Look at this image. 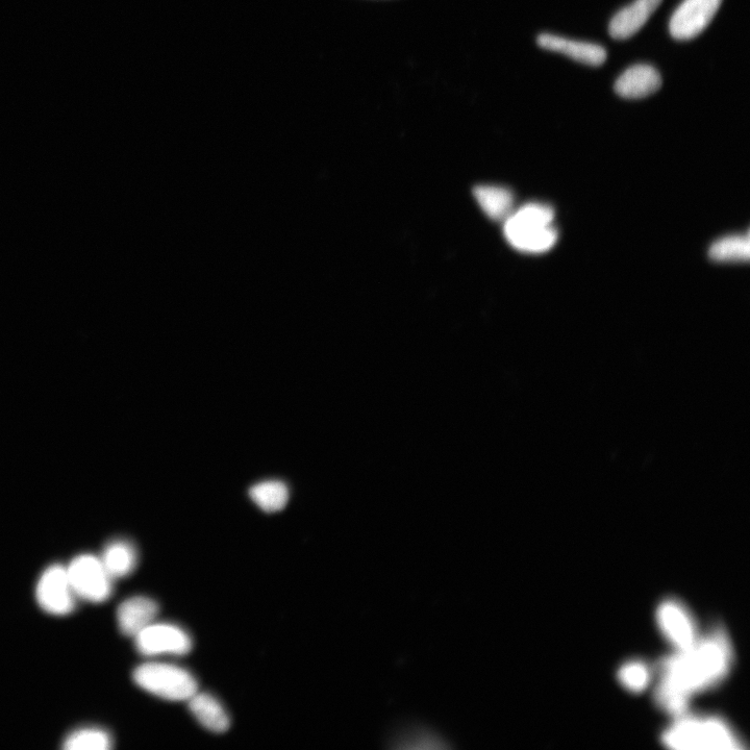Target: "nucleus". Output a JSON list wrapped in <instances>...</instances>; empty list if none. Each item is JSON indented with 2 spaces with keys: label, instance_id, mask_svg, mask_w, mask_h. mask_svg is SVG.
Instances as JSON below:
<instances>
[{
  "label": "nucleus",
  "instance_id": "6e6552de",
  "mask_svg": "<svg viewBox=\"0 0 750 750\" xmlns=\"http://www.w3.org/2000/svg\"><path fill=\"white\" fill-rule=\"evenodd\" d=\"M657 621L675 652L692 647L700 637L691 612L677 599H666L660 604Z\"/></svg>",
  "mask_w": 750,
  "mask_h": 750
},
{
  "label": "nucleus",
  "instance_id": "2eb2a0df",
  "mask_svg": "<svg viewBox=\"0 0 750 750\" xmlns=\"http://www.w3.org/2000/svg\"><path fill=\"white\" fill-rule=\"evenodd\" d=\"M100 560L114 580L128 577L135 570L138 555L132 543L116 540L106 546Z\"/></svg>",
  "mask_w": 750,
  "mask_h": 750
},
{
  "label": "nucleus",
  "instance_id": "1a4fd4ad",
  "mask_svg": "<svg viewBox=\"0 0 750 750\" xmlns=\"http://www.w3.org/2000/svg\"><path fill=\"white\" fill-rule=\"evenodd\" d=\"M721 3L722 0H684L670 19L671 36L681 41L697 37L708 27Z\"/></svg>",
  "mask_w": 750,
  "mask_h": 750
},
{
  "label": "nucleus",
  "instance_id": "0eeeda50",
  "mask_svg": "<svg viewBox=\"0 0 750 750\" xmlns=\"http://www.w3.org/2000/svg\"><path fill=\"white\" fill-rule=\"evenodd\" d=\"M36 597L41 609L48 614H70L77 604L78 597L71 586L67 568L62 565L48 567L37 584Z\"/></svg>",
  "mask_w": 750,
  "mask_h": 750
},
{
  "label": "nucleus",
  "instance_id": "39448f33",
  "mask_svg": "<svg viewBox=\"0 0 750 750\" xmlns=\"http://www.w3.org/2000/svg\"><path fill=\"white\" fill-rule=\"evenodd\" d=\"M75 595L90 603H103L111 596L113 579L102 560L93 555L79 556L67 567Z\"/></svg>",
  "mask_w": 750,
  "mask_h": 750
},
{
  "label": "nucleus",
  "instance_id": "a211bd4d",
  "mask_svg": "<svg viewBox=\"0 0 750 750\" xmlns=\"http://www.w3.org/2000/svg\"><path fill=\"white\" fill-rule=\"evenodd\" d=\"M709 256L719 263L747 262L750 257L749 236L734 235L719 239L711 245Z\"/></svg>",
  "mask_w": 750,
  "mask_h": 750
},
{
  "label": "nucleus",
  "instance_id": "f8f14e48",
  "mask_svg": "<svg viewBox=\"0 0 750 750\" xmlns=\"http://www.w3.org/2000/svg\"><path fill=\"white\" fill-rule=\"evenodd\" d=\"M541 48L564 54L574 61L590 65L600 66L607 60V52L603 46L592 43L572 41L566 38L542 34L537 38Z\"/></svg>",
  "mask_w": 750,
  "mask_h": 750
},
{
  "label": "nucleus",
  "instance_id": "9d476101",
  "mask_svg": "<svg viewBox=\"0 0 750 750\" xmlns=\"http://www.w3.org/2000/svg\"><path fill=\"white\" fill-rule=\"evenodd\" d=\"M159 606L154 599L135 596L124 600L117 611V621L121 633L135 637L148 625L155 622Z\"/></svg>",
  "mask_w": 750,
  "mask_h": 750
},
{
  "label": "nucleus",
  "instance_id": "423d86ee",
  "mask_svg": "<svg viewBox=\"0 0 750 750\" xmlns=\"http://www.w3.org/2000/svg\"><path fill=\"white\" fill-rule=\"evenodd\" d=\"M134 638L138 652L146 657L185 656L193 644L185 630L170 623L154 622Z\"/></svg>",
  "mask_w": 750,
  "mask_h": 750
},
{
  "label": "nucleus",
  "instance_id": "f03ea898",
  "mask_svg": "<svg viewBox=\"0 0 750 750\" xmlns=\"http://www.w3.org/2000/svg\"><path fill=\"white\" fill-rule=\"evenodd\" d=\"M663 733V743L673 749H741V740L730 725L718 717H697L685 714Z\"/></svg>",
  "mask_w": 750,
  "mask_h": 750
},
{
  "label": "nucleus",
  "instance_id": "f3484780",
  "mask_svg": "<svg viewBox=\"0 0 750 750\" xmlns=\"http://www.w3.org/2000/svg\"><path fill=\"white\" fill-rule=\"evenodd\" d=\"M253 502L266 513L282 511L289 502V489L280 481L261 482L249 490Z\"/></svg>",
  "mask_w": 750,
  "mask_h": 750
},
{
  "label": "nucleus",
  "instance_id": "9b49d317",
  "mask_svg": "<svg viewBox=\"0 0 750 750\" xmlns=\"http://www.w3.org/2000/svg\"><path fill=\"white\" fill-rule=\"evenodd\" d=\"M662 87L659 71L650 65L630 67L620 75L615 84L616 93L628 99H640L654 94Z\"/></svg>",
  "mask_w": 750,
  "mask_h": 750
},
{
  "label": "nucleus",
  "instance_id": "4468645a",
  "mask_svg": "<svg viewBox=\"0 0 750 750\" xmlns=\"http://www.w3.org/2000/svg\"><path fill=\"white\" fill-rule=\"evenodd\" d=\"M188 703L192 715L208 731L224 733L230 729L231 720L227 711L212 695L196 692Z\"/></svg>",
  "mask_w": 750,
  "mask_h": 750
},
{
  "label": "nucleus",
  "instance_id": "f257e3e1",
  "mask_svg": "<svg viewBox=\"0 0 750 750\" xmlns=\"http://www.w3.org/2000/svg\"><path fill=\"white\" fill-rule=\"evenodd\" d=\"M733 662V646L727 632L715 627L700 635L692 647L661 661L655 702L674 717L685 714L691 699L721 683Z\"/></svg>",
  "mask_w": 750,
  "mask_h": 750
},
{
  "label": "nucleus",
  "instance_id": "7ed1b4c3",
  "mask_svg": "<svg viewBox=\"0 0 750 750\" xmlns=\"http://www.w3.org/2000/svg\"><path fill=\"white\" fill-rule=\"evenodd\" d=\"M555 213L547 205L532 203L519 208L505 220V236L519 252L543 254L558 241L553 227Z\"/></svg>",
  "mask_w": 750,
  "mask_h": 750
},
{
  "label": "nucleus",
  "instance_id": "ddd939ff",
  "mask_svg": "<svg viewBox=\"0 0 750 750\" xmlns=\"http://www.w3.org/2000/svg\"><path fill=\"white\" fill-rule=\"evenodd\" d=\"M663 0H636L619 11L611 20L609 32L616 40H625L639 32Z\"/></svg>",
  "mask_w": 750,
  "mask_h": 750
},
{
  "label": "nucleus",
  "instance_id": "dca6fc26",
  "mask_svg": "<svg viewBox=\"0 0 750 750\" xmlns=\"http://www.w3.org/2000/svg\"><path fill=\"white\" fill-rule=\"evenodd\" d=\"M474 196L485 214L493 220H506L514 208V195L504 187L479 186L474 189Z\"/></svg>",
  "mask_w": 750,
  "mask_h": 750
},
{
  "label": "nucleus",
  "instance_id": "20e7f679",
  "mask_svg": "<svg viewBox=\"0 0 750 750\" xmlns=\"http://www.w3.org/2000/svg\"><path fill=\"white\" fill-rule=\"evenodd\" d=\"M133 678L141 689L170 702H188L198 692L193 675L172 664H142L134 671Z\"/></svg>",
  "mask_w": 750,
  "mask_h": 750
},
{
  "label": "nucleus",
  "instance_id": "6ab92c4d",
  "mask_svg": "<svg viewBox=\"0 0 750 750\" xmlns=\"http://www.w3.org/2000/svg\"><path fill=\"white\" fill-rule=\"evenodd\" d=\"M113 746L111 735L97 728L74 731L64 741L66 750H108Z\"/></svg>",
  "mask_w": 750,
  "mask_h": 750
},
{
  "label": "nucleus",
  "instance_id": "aec40b11",
  "mask_svg": "<svg viewBox=\"0 0 750 750\" xmlns=\"http://www.w3.org/2000/svg\"><path fill=\"white\" fill-rule=\"evenodd\" d=\"M618 680L630 692L640 693L652 682V671L644 662L631 661L618 670Z\"/></svg>",
  "mask_w": 750,
  "mask_h": 750
}]
</instances>
